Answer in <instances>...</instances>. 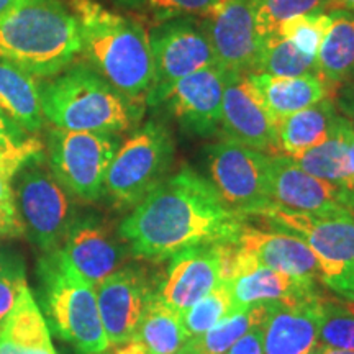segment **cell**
Instances as JSON below:
<instances>
[{
  "label": "cell",
  "instance_id": "1",
  "mask_svg": "<svg viewBox=\"0 0 354 354\" xmlns=\"http://www.w3.org/2000/svg\"><path fill=\"white\" fill-rule=\"evenodd\" d=\"M245 225L212 180L184 166L133 209L118 234L136 258L165 261L194 246L234 243Z\"/></svg>",
  "mask_w": 354,
  "mask_h": 354
},
{
  "label": "cell",
  "instance_id": "2",
  "mask_svg": "<svg viewBox=\"0 0 354 354\" xmlns=\"http://www.w3.org/2000/svg\"><path fill=\"white\" fill-rule=\"evenodd\" d=\"M81 33V53L92 69L128 99L140 102L153 86L149 35L138 21L110 12L97 0H69Z\"/></svg>",
  "mask_w": 354,
  "mask_h": 354
},
{
  "label": "cell",
  "instance_id": "3",
  "mask_svg": "<svg viewBox=\"0 0 354 354\" xmlns=\"http://www.w3.org/2000/svg\"><path fill=\"white\" fill-rule=\"evenodd\" d=\"M79 53V24L61 0H19L0 20V61L30 76H57Z\"/></svg>",
  "mask_w": 354,
  "mask_h": 354
},
{
  "label": "cell",
  "instance_id": "4",
  "mask_svg": "<svg viewBox=\"0 0 354 354\" xmlns=\"http://www.w3.org/2000/svg\"><path fill=\"white\" fill-rule=\"evenodd\" d=\"M39 99L43 117L71 131L117 135L136 125L145 110L87 66H74L39 84Z\"/></svg>",
  "mask_w": 354,
  "mask_h": 354
},
{
  "label": "cell",
  "instance_id": "5",
  "mask_svg": "<svg viewBox=\"0 0 354 354\" xmlns=\"http://www.w3.org/2000/svg\"><path fill=\"white\" fill-rule=\"evenodd\" d=\"M39 300L50 330L81 354H107L95 287L57 248L38 261Z\"/></svg>",
  "mask_w": 354,
  "mask_h": 354
},
{
  "label": "cell",
  "instance_id": "6",
  "mask_svg": "<svg viewBox=\"0 0 354 354\" xmlns=\"http://www.w3.org/2000/svg\"><path fill=\"white\" fill-rule=\"evenodd\" d=\"M272 228L307 243L317 258L320 281L336 295L354 304V214H300L272 205L258 214Z\"/></svg>",
  "mask_w": 354,
  "mask_h": 354
},
{
  "label": "cell",
  "instance_id": "7",
  "mask_svg": "<svg viewBox=\"0 0 354 354\" xmlns=\"http://www.w3.org/2000/svg\"><path fill=\"white\" fill-rule=\"evenodd\" d=\"M176 146L171 131L146 122L118 146L105 177V192L120 209L136 207L169 174Z\"/></svg>",
  "mask_w": 354,
  "mask_h": 354
},
{
  "label": "cell",
  "instance_id": "8",
  "mask_svg": "<svg viewBox=\"0 0 354 354\" xmlns=\"http://www.w3.org/2000/svg\"><path fill=\"white\" fill-rule=\"evenodd\" d=\"M12 180L25 236L43 253L61 248L77 214L71 194L48 169L46 154L26 162Z\"/></svg>",
  "mask_w": 354,
  "mask_h": 354
},
{
  "label": "cell",
  "instance_id": "9",
  "mask_svg": "<svg viewBox=\"0 0 354 354\" xmlns=\"http://www.w3.org/2000/svg\"><path fill=\"white\" fill-rule=\"evenodd\" d=\"M113 133L48 131V165L59 184L84 202H95L105 192V177L118 149Z\"/></svg>",
  "mask_w": 354,
  "mask_h": 354
},
{
  "label": "cell",
  "instance_id": "10",
  "mask_svg": "<svg viewBox=\"0 0 354 354\" xmlns=\"http://www.w3.org/2000/svg\"><path fill=\"white\" fill-rule=\"evenodd\" d=\"M212 184L230 209L258 215L272 205L271 156L232 138L207 148Z\"/></svg>",
  "mask_w": 354,
  "mask_h": 354
},
{
  "label": "cell",
  "instance_id": "11",
  "mask_svg": "<svg viewBox=\"0 0 354 354\" xmlns=\"http://www.w3.org/2000/svg\"><path fill=\"white\" fill-rule=\"evenodd\" d=\"M153 55V86L145 102L158 104L167 87L190 74L215 66V56L203 26L190 19H174L159 24L149 35Z\"/></svg>",
  "mask_w": 354,
  "mask_h": 354
},
{
  "label": "cell",
  "instance_id": "12",
  "mask_svg": "<svg viewBox=\"0 0 354 354\" xmlns=\"http://www.w3.org/2000/svg\"><path fill=\"white\" fill-rule=\"evenodd\" d=\"M214 50L215 66L225 73L254 71L263 48L256 26L254 0H227L203 25Z\"/></svg>",
  "mask_w": 354,
  "mask_h": 354
},
{
  "label": "cell",
  "instance_id": "13",
  "mask_svg": "<svg viewBox=\"0 0 354 354\" xmlns=\"http://www.w3.org/2000/svg\"><path fill=\"white\" fill-rule=\"evenodd\" d=\"M227 73L212 66L179 79L159 95L185 133L210 136L218 130Z\"/></svg>",
  "mask_w": 354,
  "mask_h": 354
},
{
  "label": "cell",
  "instance_id": "14",
  "mask_svg": "<svg viewBox=\"0 0 354 354\" xmlns=\"http://www.w3.org/2000/svg\"><path fill=\"white\" fill-rule=\"evenodd\" d=\"M271 201L284 210L300 214H354V196L308 174L290 158L271 156Z\"/></svg>",
  "mask_w": 354,
  "mask_h": 354
},
{
  "label": "cell",
  "instance_id": "15",
  "mask_svg": "<svg viewBox=\"0 0 354 354\" xmlns=\"http://www.w3.org/2000/svg\"><path fill=\"white\" fill-rule=\"evenodd\" d=\"M148 277L135 266H127L95 286L97 305L110 348L135 339L149 295Z\"/></svg>",
  "mask_w": 354,
  "mask_h": 354
},
{
  "label": "cell",
  "instance_id": "16",
  "mask_svg": "<svg viewBox=\"0 0 354 354\" xmlns=\"http://www.w3.org/2000/svg\"><path fill=\"white\" fill-rule=\"evenodd\" d=\"M230 289L238 308L256 304H292L318 297L317 281H302L289 274L258 266L233 245Z\"/></svg>",
  "mask_w": 354,
  "mask_h": 354
},
{
  "label": "cell",
  "instance_id": "17",
  "mask_svg": "<svg viewBox=\"0 0 354 354\" xmlns=\"http://www.w3.org/2000/svg\"><path fill=\"white\" fill-rule=\"evenodd\" d=\"M221 245L194 246L172 256L158 290L169 307L184 313L220 284Z\"/></svg>",
  "mask_w": 354,
  "mask_h": 354
},
{
  "label": "cell",
  "instance_id": "18",
  "mask_svg": "<svg viewBox=\"0 0 354 354\" xmlns=\"http://www.w3.org/2000/svg\"><path fill=\"white\" fill-rule=\"evenodd\" d=\"M220 125L227 138L276 154V123L251 91L245 74L227 73Z\"/></svg>",
  "mask_w": 354,
  "mask_h": 354
},
{
  "label": "cell",
  "instance_id": "19",
  "mask_svg": "<svg viewBox=\"0 0 354 354\" xmlns=\"http://www.w3.org/2000/svg\"><path fill=\"white\" fill-rule=\"evenodd\" d=\"M234 246L258 266L302 281H320L317 258L307 243L284 230H259L245 225Z\"/></svg>",
  "mask_w": 354,
  "mask_h": 354
},
{
  "label": "cell",
  "instance_id": "20",
  "mask_svg": "<svg viewBox=\"0 0 354 354\" xmlns=\"http://www.w3.org/2000/svg\"><path fill=\"white\" fill-rule=\"evenodd\" d=\"M61 250L94 287L118 271L125 258L123 246L95 215H77Z\"/></svg>",
  "mask_w": 354,
  "mask_h": 354
},
{
  "label": "cell",
  "instance_id": "21",
  "mask_svg": "<svg viewBox=\"0 0 354 354\" xmlns=\"http://www.w3.org/2000/svg\"><path fill=\"white\" fill-rule=\"evenodd\" d=\"M322 299L269 304L263 325L264 354H308L318 344Z\"/></svg>",
  "mask_w": 354,
  "mask_h": 354
},
{
  "label": "cell",
  "instance_id": "22",
  "mask_svg": "<svg viewBox=\"0 0 354 354\" xmlns=\"http://www.w3.org/2000/svg\"><path fill=\"white\" fill-rule=\"evenodd\" d=\"M246 81L254 92L269 117L276 123L282 122L289 115L310 107L330 94L328 86L318 74H305L297 77L269 76L264 73H246Z\"/></svg>",
  "mask_w": 354,
  "mask_h": 354
},
{
  "label": "cell",
  "instance_id": "23",
  "mask_svg": "<svg viewBox=\"0 0 354 354\" xmlns=\"http://www.w3.org/2000/svg\"><path fill=\"white\" fill-rule=\"evenodd\" d=\"M338 117L336 104L330 97L289 115L276 128V154L295 158L322 145L333 133Z\"/></svg>",
  "mask_w": 354,
  "mask_h": 354
},
{
  "label": "cell",
  "instance_id": "24",
  "mask_svg": "<svg viewBox=\"0 0 354 354\" xmlns=\"http://www.w3.org/2000/svg\"><path fill=\"white\" fill-rule=\"evenodd\" d=\"M0 354H56L50 326L28 286L0 328Z\"/></svg>",
  "mask_w": 354,
  "mask_h": 354
},
{
  "label": "cell",
  "instance_id": "25",
  "mask_svg": "<svg viewBox=\"0 0 354 354\" xmlns=\"http://www.w3.org/2000/svg\"><path fill=\"white\" fill-rule=\"evenodd\" d=\"M0 110L28 133L43 128L39 84L10 63L0 61Z\"/></svg>",
  "mask_w": 354,
  "mask_h": 354
},
{
  "label": "cell",
  "instance_id": "26",
  "mask_svg": "<svg viewBox=\"0 0 354 354\" xmlns=\"http://www.w3.org/2000/svg\"><path fill=\"white\" fill-rule=\"evenodd\" d=\"M317 69L328 87L354 76V13L331 12V25L317 55Z\"/></svg>",
  "mask_w": 354,
  "mask_h": 354
},
{
  "label": "cell",
  "instance_id": "27",
  "mask_svg": "<svg viewBox=\"0 0 354 354\" xmlns=\"http://www.w3.org/2000/svg\"><path fill=\"white\" fill-rule=\"evenodd\" d=\"M342 118L339 115L333 133L322 145L290 159L308 174L354 196V176L348 145L342 131Z\"/></svg>",
  "mask_w": 354,
  "mask_h": 354
},
{
  "label": "cell",
  "instance_id": "28",
  "mask_svg": "<svg viewBox=\"0 0 354 354\" xmlns=\"http://www.w3.org/2000/svg\"><path fill=\"white\" fill-rule=\"evenodd\" d=\"M138 339L153 354H177L189 342L183 313L167 305L158 290H153L136 330Z\"/></svg>",
  "mask_w": 354,
  "mask_h": 354
},
{
  "label": "cell",
  "instance_id": "29",
  "mask_svg": "<svg viewBox=\"0 0 354 354\" xmlns=\"http://www.w3.org/2000/svg\"><path fill=\"white\" fill-rule=\"evenodd\" d=\"M269 313V304L238 308L205 333L190 338L177 354H227L248 331L261 328Z\"/></svg>",
  "mask_w": 354,
  "mask_h": 354
},
{
  "label": "cell",
  "instance_id": "30",
  "mask_svg": "<svg viewBox=\"0 0 354 354\" xmlns=\"http://www.w3.org/2000/svg\"><path fill=\"white\" fill-rule=\"evenodd\" d=\"M254 71L279 77L318 74L317 57L305 55L289 39L279 37V35L264 38Z\"/></svg>",
  "mask_w": 354,
  "mask_h": 354
},
{
  "label": "cell",
  "instance_id": "31",
  "mask_svg": "<svg viewBox=\"0 0 354 354\" xmlns=\"http://www.w3.org/2000/svg\"><path fill=\"white\" fill-rule=\"evenodd\" d=\"M44 154V145L0 110V176L13 179L26 162Z\"/></svg>",
  "mask_w": 354,
  "mask_h": 354
},
{
  "label": "cell",
  "instance_id": "32",
  "mask_svg": "<svg viewBox=\"0 0 354 354\" xmlns=\"http://www.w3.org/2000/svg\"><path fill=\"white\" fill-rule=\"evenodd\" d=\"M236 310L238 307L234 305L230 284L221 281L201 302L192 305L183 313L184 328L187 331L189 339L214 328L216 323L232 315Z\"/></svg>",
  "mask_w": 354,
  "mask_h": 354
},
{
  "label": "cell",
  "instance_id": "33",
  "mask_svg": "<svg viewBox=\"0 0 354 354\" xmlns=\"http://www.w3.org/2000/svg\"><path fill=\"white\" fill-rule=\"evenodd\" d=\"M318 344L343 351H354V304L322 299Z\"/></svg>",
  "mask_w": 354,
  "mask_h": 354
},
{
  "label": "cell",
  "instance_id": "34",
  "mask_svg": "<svg viewBox=\"0 0 354 354\" xmlns=\"http://www.w3.org/2000/svg\"><path fill=\"white\" fill-rule=\"evenodd\" d=\"M256 26L261 37L277 33L282 24L305 13H323L330 10V0H254Z\"/></svg>",
  "mask_w": 354,
  "mask_h": 354
},
{
  "label": "cell",
  "instance_id": "35",
  "mask_svg": "<svg viewBox=\"0 0 354 354\" xmlns=\"http://www.w3.org/2000/svg\"><path fill=\"white\" fill-rule=\"evenodd\" d=\"M330 25L331 13H305L282 24L276 35L289 39L305 55L317 57Z\"/></svg>",
  "mask_w": 354,
  "mask_h": 354
},
{
  "label": "cell",
  "instance_id": "36",
  "mask_svg": "<svg viewBox=\"0 0 354 354\" xmlns=\"http://www.w3.org/2000/svg\"><path fill=\"white\" fill-rule=\"evenodd\" d=\"M227 0H148L159 24L184 17H203L209 19L218 12Z\"/></svg>",
  "mask_w": 354,
  "mask_h": 354
},
{
  "label": "cell",
  "instance_id": "37",
  "mask_svg": "<svg viewBox=\"0 0 354 354\" xmlns=\"http://www.w3.org/2000/svg\"><path fill=\"white\" fill-rule=\"evenodd\" d=\"M26 286L28 284L21 259L15 254H7L6 264L0 271V328L19 302L21 290Z\"/></svg>",
  "mask_w": 354,
  "mask_h": 354
},
{
  "label": "cell",
  "instance_id": "38",
  "mask_svg": "<svg viewBox=\"0 0 354 354\" xmlns=\"http://www.w3.org/2000/svg\"><path fill=\"white\" fill-rule=\"evenodd\" d=\"M24 234V221L17 209L10 179L0 176V236L20 238Z\"/></svg>",
  "mask_w": 354,
  "mask_h": 354
},
{
  "label": "cell",
  "instance_id": "39",
  "mask_svg": "<svg viewBox=\"0 0 354 354\" xmlns=\"http://www.w3.org/2000/svg\"><path fill=\"white\" fill-rule=\"evenodd\" d=\"M227 354H264L263 346V326L248 331L245 336H241Z\"/></svg>",
  "mask_w": 354,
  "mask_h": 354
},
{
  "label": "cell",
  "instance_id": "40",
  "mask_svg": "<svg viewBox=\"0 0 354 354\" xmlns=\"http://www.w3.org/2000/svg\"><path fill=\"white\" fill-rule=\"evenodd\" d=\"M336 107L342 110L343 117L349 122V125L353 127L354 130V91H348L346 94L339 97Z\"/></svg>",
  "mask_w": 354,
  "mask_h": 354
},
{
  "label": "cell",
  "instance_id": "41",
  "mask_svg": "<svg viewBox=\"0 0 354 354\" xmlns=\"http://www.w3.org/2000/svg\"><path fill=\"white\" fill-rule=\"evenodd\" d=\"M113 354H153L143 343L138 339H131V342L123 343L120 346H115Z\"/></svg>",
  "mask_w": 354,
  "mask_h": 354
},
{
  "label": "cell",
  "instance_id": "42",
  "mask_svg": "<svg viewBox=\"0 0 354 354\" xmlns=\"http://www.w3.org/2000/svg\"><path fill=\"white\" fill-rule=\"evenodd\" d=\"M342 131H343V136H344V140H346V145H348L349 159H351V167H353V176H354V130L344 117L342 118Z\"/></svg>",
  "mask_w": 354,
  "mask_h": 354
},
{
  "label": "cell",
  "instance_id": "43",
  "mask_svg": "<svg viewBox=\"0 0 354 354\" xmlns=\"http://www.w3.org/2000/svg\"><path fill=\"white\" fill-rule=\"evenodd\" d=\"M118 7L128 8V10H140L148 6V0H113Z\"/></svg>",
  "mask_w": 354,
  "mask_h": 354
},
{
  "label": "cell",
  "instance_id": "44",
  "mask_svg": "<svg viewBox=\"0 0 354 354\" xmlns=\"http://www.w3.org/2000/svg\"><path fill=\"white\" fill-rule=\"evenodd\" d=\"M330 8L354 13V0H330Z\"/></svg>",
  "mask_w": 354,
  "mask_h": 354
},
{
  "label": "cell",
  "instance_id": "45",
  "mask_svg": "<svg viewBox=\"0 0 354 354\" xmlns=\"http://www.w3.org/2000/svg\"><path fill=\"white\" fill-rule=\"evenodd\" d=\"M17 3H19V0H0V20H2Z\"/></svg>",
  "mask_w": 354,
  "mask_h": 354
},
{
  "label": "cell",
  "instance_id": "46",
  "mask_svg": "<svg viewBox=\"0 0 354 354\" xmlns=\"http://www.w3.org/2000/svg\"><path fill=\"white\" fill-rule=\"evenodd\" d=\"M317 354H354V351H343V349H333L317 344Z\"/></svg>",
  "mask_w": 354,
  "mask_h": 354
},
{
  "label": "cell",
  "instance_id": "47",
  "mask_svg": "<svg viewBox=\"0 0 354 354\" xmlns=\"http://www.w3.org/2000/svg\"><path fill=\"white\" fill-rule=\"evenodd\" d=\"M8 253H0V271L3 269V264H6V258H7Z\"/></svg>",
  "mask_w": 354,
  "mask_h": 354
},
{
  "label": "cell",
  "instance_id": "48",
  "mask_svg": "<svg viewBox=\"0 0 354 354\" xmlns=\"http://www.w3.org/2000/svg\"><path fill=\"white\" fill-rule=\"evenodd\" d=\"M308 354H317V346H315V348H313V349H312V351H310Z\"/></svg>",
  "mask_w": 354,
  "mask_h": 354
}]
</instances>
